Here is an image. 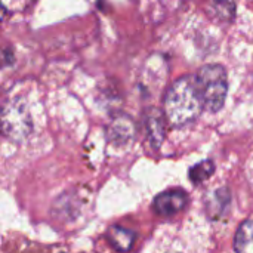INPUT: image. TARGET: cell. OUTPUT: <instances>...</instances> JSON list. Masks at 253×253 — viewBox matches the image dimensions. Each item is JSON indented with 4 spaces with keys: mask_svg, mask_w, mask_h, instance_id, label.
Instances as JSON below:
<instances>
[{
    "mask_svg": "<svg viewBox=\"0 0 253 253\" xmlns=\"http://www.w3.org/2000/svg\"><path fill=\"white\" fill-rule=\"evenodd\" d=\"M203 110L202 101L194 86V79L181 77L166 92L163 114L173 127H182L194 122Z\"/></svg>",
    "mask_w": 253,
    "mask_h": 253,
    "instance_id": "1",
    "label": "cell"
},
{
    "mask_svg": "<svg viewBox=\"0 0 253 253\" xmlns=\"http://www.w3.org/2000/svg\"><path fill=\"white\" fill-rule=\"evenodd\" d=\"M194 86L203 110L216 113L224 107L228 92V77L222 65L209 64L202 67L194 77Z\"/></svg>",
    "mask_w": 253,
    "mask_h": 253,
    "instance_id": "2",
    "label": "cell"
},
{
    "mask_svg": "<svg viewBox=\"0 0 253 253\" xmlns=\"http://www.w3.org/2000/svg\"><path fill=\"white\" fill-rule=\"evenodd\" d=\"M0 130L15 142H22L33 130L31 116L27 102L22 98L6 101L0 108Z\"/></svg>",
    "mask_w": 253,
    "mask_h": 253,
    "instance_id": "3",
    "label": "cell"
},
{
    "mask_svg": "<svg viewBox=\"0 0 253 253\" xmlns=\"http://www.w3.org/2000/svg\"><path fill=\"white\" fill-rule=\"evenodd\" d=\"M187 205V194L182 190H169L154 199L153 208L160 216H173Z\"/></svg>",
    "mask_w": 253,
    "mask_h": 253,
    "instance_id": "4",
    "label": "cell"
},
{
    "mask_svg": "<svg viewBox=\"0 0 253 253\" xmlns=\"http://www.w3.org/2000/svg\"><path fill=\"white\" fill-rule=\"evenodd\" d=\"M108 139L117 145L129 144L135 136V125L127 116H117L108 126Z\"/></svg>",
    "mask_w": 253,
    "mask_h": 253,
    "instance_id": "5",
    "label": "cell"
},
{
    "mask_svg": "<svg viewBox=\"0 0 253 253\" xmlns=\"http://www.w3.org/2000/svg\"><path fill=\"white\" fill-rule=\"evenodd\" d=\"M145 129L153 147H160L166 135V117L163 111L151 108L145 114Z\"/></svg>",
    "mask_w": 253,
    "mask_h": 253,
    "instance_id": "6",
    "label": "cell"
},
{
    "mask_svg": "<svg viewBox=\"0 0 253 253\" xmlns=\"http://www.w3.org/2000/svg\"><path fill=\"white\" fill-rule=\"evenodd\" d=\"M107 239L110 242V245L117 251V252L126 253L129 252L133 246L135 242V233L123 228V227H111L107 233Z\"/></svg>",
    "mask_w": 253,
    "mask_h": 253,
    "instance_id": "7",
    "label": "cell"
},
{
    "mask_svg": "<svg viewBox=\"0 0 253 253\" xmlns=\"http://www.w3.org/2000/svg\"><path fill=\"white\" fill-rule=\"evenodd\" d=\"M234 248L237 253H253V219L245 221L239 227Z\"/></svg>",
    "mask_w": 253,
    "mask_h": 253,
    "instance_id": "8",
    "label": "cell"
},
{
    "mask_svg": "<svg viewBox=\"0 0 253 253\" xmlns=\"http://www.w3.org/2000/svg\"><path fill=\"white\" fill-rule=\"evenodd\" d=\"M215 172V165L211 160H205L197 163L190 170V179L193 184H202L206 179H209Z\"/></svg>",
    "mask_w": 253,
    "mask_h": 253,
    "instance_id": "9",
    "label": "cell"
},
{
    "mask_svg": "<svg viewBox=\"0 0 253 253\" xmlns=\"http://www.w3.org/2000/svg\"><path fill=\"white\" fill-rule=\"evenodd\" d=\"M216 9L227 19L233 18L234 16V10H236L233 0H216Z\"/></svg>",
    "mask_w": 253,
    "mask_h": 253,
    "instance_id": "10",
    "label": "cell"
},
{
    "mask_svg": "<svg viewBox=\"0 0 253 253\" xmlns=\"http://www.w3.org/2000/svg\"><path fill=\"white\" fill-rule=\"evenodd\" d=\"M4 15H6V7L3 6V3L0 1V21L4 18Z\"/></svg>",
    "mask_w": 253,
    "mask_h": 253,
    "instance_id": "11",
    "label": "cell"
}]
</instances>
